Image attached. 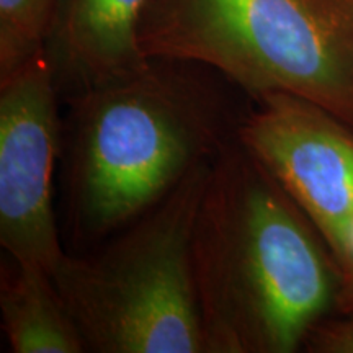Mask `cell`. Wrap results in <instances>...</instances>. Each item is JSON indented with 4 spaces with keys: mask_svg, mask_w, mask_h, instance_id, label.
Segmentation results:
<instances>
[{
    "mask_svg": "<svg viewBox=\"0 0 353 353\" xmlns=\"http://www.w3.org/2000/svg\"><path fill=\"white\" fill-rule=\"evenodd\" d=\"M193 268L206 353L298 352L341 288L319 229L236 136L211 161Z\"/></svg>",
    "mask_w": 353,
    "mask_h": 353,
    "instance_id": "cell-1",
    "label": "cell"
},
{
    "mask_svg": "<svg viewBox=\"0 0 353 353\" xmlns=\"http://www.w3.org/2000/svg\"><path fill=\"white\" fill-rule=\"evenodd\" d=\"M192 65L148 59L68 97L65 208L77 247L151 210L236 136L244 113Z\"/></svg>",
    "mask_w": 353,
    "mask_h": 353,
    "instance_id": "cell-2",
    "label": "cell"
},
{
    "mask_svg": "<svg viewBox=\"0 0 353 353\" xmlns=\"http://www.w3.org/2000/svg\"><path fill=\"white\" fill-rule=\"evenodd\" d=\"M211 161L92 252L65 254L52 273L87 352L206 353L193 232Z\"/></svg>",
    "mask_w": 353,
    "mask_h": 353,
    "instance_id": "cell-3",
    "label": "cell"
},
{
    "mask_svg": "<svg viewBox=\"0 0 353 353\" xmlns=\"http://www.w3.org/2000/svg\"><path fill=\"white\" fill-rule=\"evenodd\" d=\"M139 46L213 69L254 100L304 97L353 128V48L324 0H152Z\"/></svg>",
    "mask_w": 353,
    "mask_h": 353,
    "instance_id": "cell-4",
    "label": "cell"
},
{
    "mask_svg": "<svg viewBox=\"0 0 353 353\" xmlns=\"http://www.w3.org/2000/svg\"><path fill=\"white\" fill-rule=\"evenodd\" d=\"M64 128L46 50L0 74V244L51 275L65 257L52 190Z\"/></svg>",
    "mask_w": 353,
    "mask_h": 353,
    "instance_id": "cell-5",
    "label": "cell"
},
{
    "mask_svg": "<svg viewBox=\"0 0 353 353\" xmlns=\"http://www.w3.org/2000/svg\"><path fill=\"white\" fill-rule=\"evenodd\" d=\"M236 138L319 229L334 257L353 221V128L288 92L255 99Z\"/></svg>",
    "mask_w": 353,
    "mask_h": 353,
    "instance_id": "cell-6",
    "label": "cell"
},
{
    "mask_svg": "<svg viewBox=\"0 0 353 353\" xmlns=\"http://www.w3.org/2000/svg\"><path fill=\"white\" fill-rule=\"evenodd\" d=\"M152 0H61L46 51L69 95L148 63L139 30Z\"/></svg>",
    "mask_w": 353,
    "mask_h": 353,
    "instance_id": "cell-7",
    "label": "cell"
},
{
    "mask_svg": "<svg viewBox=\"0 0 353 353\" xmlns=\"http://www.w3.org/2000/svg\"><path fill=\"white\" fill-rule=\"evenodd\" d=\"M0 311L13 353L87 352L81 329L44 268L8 259L0 281Z\"/></svg>",
    "mask_w": 353,
    "mask_h": 353,
    "instance_id": "cell-8",
    "label": "cell"
},
{
    "mask_svg": "<svg viewBox=\"0 0 353 353\" xmlns=\"http://www.w3.org/2000/svg\"><path fill=\"white\" fill-rule=\"evenodd\" d=\"M61 0H0V74L46 50Z\"/></svg>",
    "mask_w": 353,
    "mask_h": 353,
    "instance_id": "cell-9",
    "label": "cell"
},
{
    "mask_svg": "<svg viewBox=\"0 0 353 353\" xmlns=\"http://www.w3.org/2000/svg\"><path fill=\"white\" fill-rule=\"evenodd\" d=\"M303 348L309 353H353V312L322 319L307 334Z\"/></svg>",
    "mask_w": 353,
    "mask_h": 353,
    "instance_id": "cell-10",
    "label": "cell"
},
{
    "mask_svg": "<svg viewBox=\"0 0 353 353\" xmlns=\"http://www.w3.org/2000/svg\"><path fill=\"white\" fill-rule=\"evenodd\" d=\"M335 260L341 272V288H339L334 314H347L353 312V221L347 229Z\"/></svg>",
    "mask_w": 353,
    "mask_h": 353,
    "instance_id": "cell-11",
    "label": "cell"
},
{
    "mask_svg": "<svg viewBox=\"0 0 353 353\" xmlns=\"http://www.w3.org/2000/svg\"><path fill=\"white\" fill-rule=\"evenodd\" d=\"M324 2L339 30L353 48V0H324Z\"/></svg>",
    "mask_w": 353,
    "mask_h": 353,
    "instance_id": "cell-12",
    "label": "cell"
}]
</instances>
